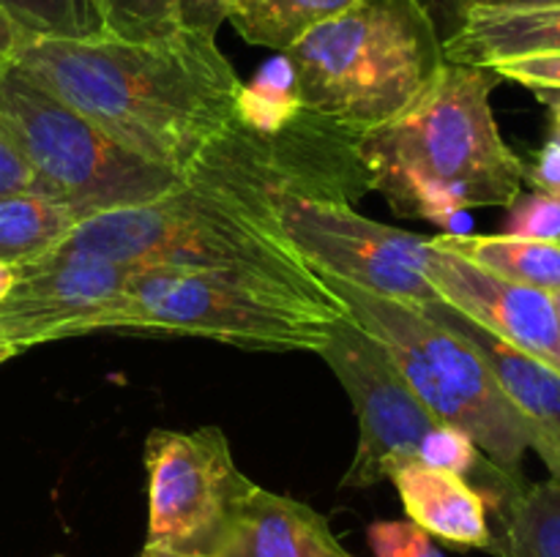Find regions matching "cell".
<instances>
[{
    "mask_svg": "<svg viewBox=\"0 0 560 557\" xmlns=\"http://www.w3.org/2000/svg\"><path fill=\"white\" fill-rule=\"evenodd\" d=\"M355 142L306 109L277 129H255L233 115L175 189L85 218L58 249L135 265L244 268L323 287L284 235L273 200L299 194L353 205L370 189Z\"/></svg>",
    "mask_w": 560,
    "mask_h": 557,
    "instance_id": "obj_1",
    "label": "cell"
},
{
    "mask_svg": "<svg viewBox=\"0 0 560 557\" xmlns=\"http://www.w3.org/2000/svg\"><path fill=\"white\" fill-rule=\"evenodd\" d=\"M11 69L175 175L233 120L244 87L217 38L195 31L170 44L31 36Z\"/></svg>",
    "mask_w": 560,
    "mask_h": 557,
    "instance_id": "obj_2",
    "label": "cell"
},
{
    "mask_svg": "<svg viewBox=\"0 0 560 557\" xmlns=\"http://www.w3.org/2000/svg\"><path fill=\"white\" fill-rule=\"evenodd\" d=\"M501 76L452 63L413 109L355 142L366 186L399 216L452 227L468 208H512L523 197L525 162L492 112Z\"/></svg>",
    "mask_w": 560,
    "mask_h": 557,
    "instance_id": "obj_3",
    "label": "cell"
},
{
    "mask_svg": "<svg viewBox=\"0 0 560 557\" xmlns=\"http://www.w3.org/2000/svg\"><path fill=\"white\" fill-rule=\"evenodd\" d=\"M282 60L301 107L355 137L402 118L448 63L427 0H359Z\"/></svg>",
    "mask_w": 560,
    "mask_h": 557,
    "instance_id": "obj_4",
    "label": "cell"
},
{
    "mask_svg": "<svg viewBox=\"0 0 560 557\" xmlns=\"http://www.w3.org/2000/svg\"><path fill=\"white\" fill-rule=\"evenodd\" d=\"M345 306L326 287L244 268L140 265L115 331L200 336L241 349L317 353Z\"/></svg>",
    "mask_w": 560,
    "mask_h": 557,
    "instance_id": "obj_5",
    "label": "cell"
},
{
    "mask_svg": "<svg viewBox=\"0 0 560 557\" xmlns=\"http://www.w3.org/2000/svg\"><path fill=\"white\" fill-rule=\"evenodd\" d=\"M317 278L345 306L350 320L383 344L432 418L468 435L506 478L523 481V459L534 448V431L474 344L416 306L366 293L342 278L323 273Z\"/></svg>",
    "mask_w": 560,
    "mask_h": 557,
    "instance_id": "obj_6",
    "label": "cell"
},
{
    "mask_svg": "<svg viewBox=\"0 0 560 557\" xmlns=\"http://www.w3.org/2000/svg\"><path fill=\"white\" fill-rule=\"evenodd\" d=\"M0 123L31 169L33 191L71 208L82 222L159 200L180 180L120 147L16 69L0 74Z\"/></svg>",
    "mask_w": 560,
    "mask_h": 557,
    "instance_id": "obj_7",
    "label": "cell"
},
{
    "mask_svg": "<svg viewBox=\"0 0 560 557\" xmlns=\"http://www.w3.org/2000/svg\"><path fill=\"white\" fill-rule=\"evenodd\" d=\"M277 218L306 265L383 298L424 306L438 298L424 278L430 240L355 213L348 202L279 194Z\"/></svg>",
    "mask_w": 560,
    "mask_h": 557,
    "instance_id": "obj_8",
    "label": "cell"
},
{
    "mask_svg": "<svg viewBox=\"0 0 560 557\" xmlns=\"http://www.w3.org/2000/svg\"><path fill=\"white\" fill-rule=\"evenodd\" d=\"M317 355L342 382L359 420V448L342 486L366 489L386 481L399 462L421 459L424 442L443 424L416 399L383 344L342 317Z\"/></svg>",
    "mask_w": 560,
    "mask_h": 557,
    "instance_id": "obj_9",
    "label": "cell"
},
{
    "mask_svg": "<svg viewBox=\"0 0 560 557\" xmlns=\"http://www.w3.org/2000/svg\"><path fill=\"white\" fill-rule=\"evenodd\" d=\"M148 541L206 552L235 502L255 486L235 464L219 426L195 431L153 429L145 437Z\"/></svg>",
    "mask_w": 560,
    "mask_h": 557,
    "instance_id": "obj_10",
    "label": "cell"
},
{
    "mask_svg": "<svg viewBox=\"0 0 560 557\" xmlns=\"http://www.w3.org/2000/svg\"><path fill=\"white\" fill-rule=\"evenodd\" d=\"M140 265L96 251H66L16 268L0 304V342L20 349L60 339L115 331Z\"/></svg>",
    "mask_w": 560,
    "mask_h": 557,
    "instance_id": "obj_11",
    "label": "cell"
},
{
    "mask_svg": "<svg viewBox=\"0 0 560 557\" xmlns=\"http://www.w3.org/2000/svg\"><path fill=\"white\" fill-rule=\"evenodd\" d=\"M421 273L443 304L560 371L558 315L550 293L509 282L432 244Z\"/></svg>",
    "mask_w": 560,
    "mask_h": 557,
    "instance_id": "obj_12",
    "label": "cell"
},
{
    "mask_svg": "<svg viewBox=\"0 0 560 557\" xmlns=\"http://www.w3.org/2000/svg\"><path fill=\"white\" fill-rule=\"evenodd\" d=\"M202 555L211 557H353L323 513L293 497L252 486Z\"/></svg>",
    "mask_w": 560,
    "mask_h": 557,
    "instance_id": "obj_13",
    "label": "cell"
},
{
    "mask_svg": "<svg viewBox=\"0 0 560 557\" xmlns=\"http://www.w3.org/2000/svg\"><path fill=\"white\" fill-rule=\"evenodd\" d=\"M416 309L452 328L454 333H459L465 342L479 349L501 391L528 420L530 431H534V451L545 459L552 478L560 481V371L541 364L534 355L512 347L495 333L485 331L443 300H432V304L416 306Z\"/></svg>",
    "mask_w": 560,
    "mask_h": 557,
    "instance_id": "obj_14",
    "label": "cell"
},
{
    "mask_svg": "<svg viewBox=\"0 0 560 557\" xmlns=\"http://www.w3.org/2000/svg\"><path fill=\"white\" fill-rule=\"evenodd\" d=\"M410 522L432 538L459 549H490L492 528L479 489L452 470L432 467L421 459L399 462L388 473Z\"/></svg>",
    "mask_w": 560,
    "mask_h": 557,
    "instance_id": "obj_15",
    "label": "cell"
},
{
    "mask_svg": "<svg viewBox=\"0 0 560 557\" xmlns=\"http://www.w3.org/2000/svg\"><path fill=\"white\" fill-rule=\"evenodd\" d=\"M443 52L452 63L487 69L560 55V3L465 11L443 38Z\"/></svg>",
    "mask_w": 560,
    "mask_h": 557,
    "instance_id": "obj_16",
    "label": "cell"
},
{
    "mask_svg": "<svg viewBox=\"0 0 560 557\" xmlns=\"http://www.w3.org/2000/svg\"><path fill=\"white\" fill-rule=\"evenodd\" d=\"M498 517L490 552L498 557H560V481L506 486L487 497Z\"/></svg>",
    "mask_w": 560,
    "mask_h": 557,
    "instance_id": "obj_17",
    "label": "cell"
},
{
    "mask_svg": "<svg viewBox=\"0 0 560 557\" xmlns=\"http://www.w3.org/2000/svg\"><path fill=\"white\" fill-rule=\"evenodd\" d=\"M435 249L465 257L474 265L528 287L558 293L560 289V244L514 238V235H468L446 233L430 240Z\"/></svg>",
    "mask_w": 560,
    "mask_h": 557,
    "instance_id": "obj_18",
    "label": "cell"
},
{
    "mask_svg": "<svg viewBox=\"0 0 560 557\" xmlns=\"http://www.w3.org/2000/svg\"><path fill=\"white\" fill-rule=\"evenodd\" d=\"M82 224L71 208L38 194L16 191L0 197V262L20 268L52 254Z\"/></svg>",
    "mask_w": 560,
    "mask_h": 557,
    "instance_id": "obj_19",
    "label": "cell"
},
{
    "mask_svg": "<svg viewBox=\"0 0 560 557\" xmlns=\"http://www.w3.org/2000/svg\"><path fill=\"white\" fill-rule=\"evenodd\" d=\"M359 0H233L228 22L246 44L282 55L299 38Z\"/></svg>",
    "mask_w": 560,
    "mask_h": 557,
    "instance_id": "obj_20",
    "label": "cell"
},
{
    "mask_svg": "<svg viewBox=\"0 0 560 557\" xmlns=\"http://www.w3.org/2000/svg\"><path fill=\"white\" fill-rule=\"evenodd\" d=\"M102 36L124 44H170L189 33L180 0H93Z\"/></svg>",
    "mask_w": 560,
    "mask_h": 557,
    "instance_id": "obj_21",
    "label": "cell"
},
{
    "mask_svg": "<svg viewBox=\"0 0 560 557\" xmlns=\"http://www.w3.org/2000/svg\"><path fill=\"white\" fill-rule=\"evenodd\" d=\"M0 9L31 36L104 38L93 0H0Z\"/></svg>",
    "mask_w": 560,
    "mask_h": 557,
    "instance_id": "obj_22",
    "label": "cell"
},
{
    "mask_svg": "<svg viewBox=\"0 0 560 557\" xmlns=\"http://www.w3.org/2000/svg\"><path fill=\"white\" fill-rule=\"evenodd\" d=\"M506 235L530 240H550L560 244V200L558 197L534 191L528 197H517L509 216Z\"/></svg>",
    "mask_w": 560,
    "mask_h": 557,
    "instance_id": "obj_23",
    "label": "cell"
},
{
    "mask_svg": "<svg viewBox=\"0 0 560 557\" xmlns=\"http://www.w3.org/2000/svg\"><path fill=\"white\" fill-rule=\"evenodd\" d=\"M375 557H443L432 544V535L416 522H375L366 530Z\"/></svg>",
    "mask_w": 560,
    "mask_h": 557,
    "instance_id": "obj_24",
    "label": "cell"
},
{
    "mask_svg": "<svg viewBox=\"0 0 560 557\" xmlns=\"http://www.w3.org/2000/svg\"><path fill=\"white\" fill-rule=\"evenodd\" d=\"M501 80L517 82V85L541 91V87H558L560 91V55H545V58L509 60V63L492 66Z\"/></svg>",
    "mask_w": 560,
    "mask_h": 557,
    "instance_id": "obj_25",
    "label": "cell"
},
{
    "mask_svg": "<svg viewBox=\"0 0 560 557\" xmlns=\"http://www.w3.org/2000/svg\"><path fill=\"white\" fill-rule=\"evenodd\" d=\"M523 180L534 191H541V194L558 197L560 200V134L558 131H552V137L545 142V147L530 158V164H525Z\"/></svg>",
    "mask_w": 560,
    "mask_h": 557,
    "instance_id": "obj_26",
    "label": "cell"
},
{
    "mask_svg": "<svg viewBox=\"0 0 560 557\" xmlns=\"http://www.w3.org/2000/svg\"><path fill=\"white\" fill-rule=\"evenodd\" d=\"M16 191H33V175L0 123V197L16 194Z\"/></svg>",
    "mask_w": 560,
    "mask_h": 557,
    "instance_id": "obj_27",
    "label": "cell"
},
{
    "mask_svg": "<svg viewBox=\"0 0 560 557\" xmlns=\"http://www.w3.org/2000/svg\"><path fill=\"white\" fill-rule=\"evenodd\" d=\"M180 5H184V22L189 31L217 38L219 27L228 22L233 0H180Z\"/></svg>",
    "mask_w": 560,
    "mask_h": 557,
    "instance_id": "obj_28",
    "label": "cell"
},
{
    "mask_svg": "<svg viewBox=\"0 0 560 557\" xmlns=\"http://www.w3.org/2000/svg\"><path fill=\"white\" fill-rule=\"evenodd\" d=\"M27 38H31V33L22 31V27L0 9V74H5V71L11 69L16 52H20L22 44H25Z\"/></svg>",
    "mask_w": 560,
    "mask_h": 557,
    "instance_id": "obj_29",
    "label": "cell"
},
{
    "mask_svg": "<svg viewBox=\"0 0 560 557\" xmlns=\"http://www.w3.org/2000/svg\"><path fill=\"white\" fill-rule=\"evenodd\" d=\"M448 9L454 22L470 9H512V5H545V3H560V0H438Z\"/></svg>",
    "mask_w": 560,
    "mask_h": 557,
    "instance_id": "obj_30",
    "label": "cell"
},
{
    "mask_svg": "<svg viewBox=\"0 0 560 557\" xmlns=\"http://www.w3.org/2000/svg\"><path fill=\"white\" fill-rule=\"evenodd\" d=\"M541 102L550 107V118H552V131L560 134V91L558 87H541V91H534Z\"/></svg>",
    "mask_w": 560,
    "mask_h": 557,
    "instance_id": "obj_31",
    "label": "cell"
},
{
    "mask_svg": "<svg viewBox=\"0 0 560 557\" xmlns=\"http://www.w3.org/2000/svg\"><path fill=\"white\" fill-rule=\"evenodd\" d=\"M137 557H211L202 555V552H186V549H170V546H156V544H145L142 552Z\"/></svg>",
    "mask_w": 560,
    "mask_h": 557,
    "instance_id": "obj_32",
    "label": "cell"
},
{
    "mask_svg": "<svg viewBox=\"0 0 560 557\" xmlns=\"http://www.w3.org/2000/svg\"><path fill=\"white\" fill-rule=\"evenodd\" d=\"M16 282V268L9 265V262H0V304L5 300V295L11 293Z\"/></svg>",
    "mask_w": 560,
    "mask_h": 557,
    "instance_id": "obj_33",
    "label": "cell"
},
{
    "mask_svg": "<svg viewBox=\"0 0 560 557\" xmlns=\"http://www.w3.org/2000/svg\"><path fill=\"white\" fill-rule=\"evenodd\" d=\"M14 355H16V349L11 347V344L0 342V364H5V360H9V358H14Z\"/></svg>",
    "mask_w": 560,
    "mask_h": 557,
    "instance_id": "obj_34",
    "label": "cell"
},
{
    "mask_svg": "<svg viewBox=\"0 0 560 557\" xmlns=\"http://www.w3.org/2000/svg\"><path fill=\"white\" fill-rule=\"evenodd\" d=\"M552 304H556V315H558V333H560V289L552 293Z\"/></svg>",
    "mask_w": 560,
    "mask_h": 557,
    "instance_id": "obj_35",
    "label": "cell"
}]
</instances>
